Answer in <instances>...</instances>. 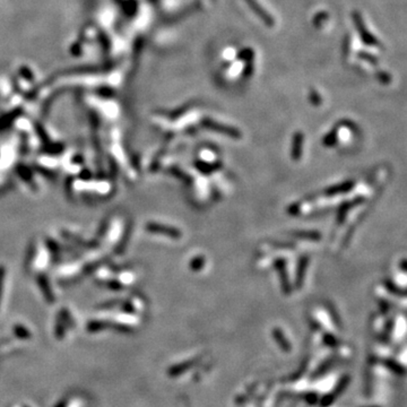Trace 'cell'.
Wrapping results in <instances>:
<instances>
[{
  "label": "cell",
  "mask_w": 407,
  "mask_h": 407,
  "mask_svg": "<svg viewBox=\"0 0 407 407\" xmlns=\"http://www.w3.org/2000/svg\"><path fill=\"white\" fill-rule=\"evenodd\" d=\"M247 3L249 6L252 8V11H255L259 17H262V20H264L267 25L274 24L273 17L271 18V16H269L268 14L264 11V8L260 7V5L257 3V0H247Z\"/></svg>",
  "instance_id": "cell-1"
},
{
  "label": "cell",
  "mask_w": 407,
  "mask_h": 407,
  "mask_svg": "<svg viewBox=\"0 0 407 407\" xmlns=\"http://www.w3.org/2000/svg\"><path fill=\"white\" fill-rule=\"evenodd\" d=\"M206 125L212 128V129H215V130H219V131H223L226 132V134L232 135V137H238V131L234 130V129H231V128H226L225 126H222L219 124H215V122H213L211 120L206 121Z\"/></svg>",
  "instance_id": "cell-2"
},
{
  "label": "cell",
  "mask_w": 407,
  "mask_h": 407,
  "mask_svg": "<svg viewBox=\"0 0 407 407\" xmlns=\"http://www.w3.org/2000/svg\"><path fill=\"white\" fill-rule=\"evenodd\" d=\"M147 229L149 231H153V232H161V233H168L170 236H179V232L177 230H173V229H165L163 226H160V225H156V224H149L147 226Z\"/></svg>",
  "instance_id": "cell-3"
},
{
  "label": "cell",
  "mask_w": 407,
  "mask_h": 407,
  "mask_svg": "<svg viewBox=\"0 0 407 407\" xmlns=\"http://www.w3.org/2000/svg\"><path fill=\"white\" fill-rule=\"evenodd\" d=\"M4 280H5V268L3 266H0V296H2L4 287Z\"/></svg>",
  "instance_id": "cell-4"
}]
</instances>
